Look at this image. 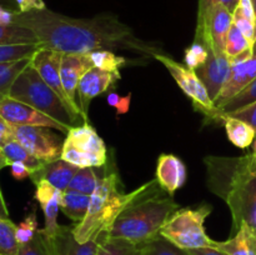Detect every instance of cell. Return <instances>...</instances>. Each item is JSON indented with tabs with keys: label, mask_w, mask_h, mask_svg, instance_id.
Returning <instances> with one entry per match:
<instances>
[{
	"label": "cell",
	"mask_w": 256,
	"mask_h": 255,
	"mask_svg": "<svg viewBox=\"0 0 256 255\" xmlns=\"http://www.w3.org/2000/svg\"><path fill=\"white\" fill-rule=\"evenodd\" d=\"M12 24L32 30L44 49L62 54L126 50L154 59L156 54L164 52L155 42L138 38L129 25L109 12L92 18H70L45 8L28 12H16Z\"/></svg>",
	"instance_id": "obj_1"
},
{
	"label": "cell",
	"mask_w": 256,
	"mask_h": 255,
	"mask_svg": "<svg viewBox=\"0 0 256 255\" xmlns=\"http://www.w3.org/2000/svg\"><path fill=\"white\" fill-rule=\"evenodd\" d=\"M208 188L229 206L232 232L242 222L256 232V156L252 152L239 158L205 156Z\"/></svg>",
	"instance_id": "obj_2"
},
{
	"label": "cell",
	"mask_w": 256,
	"mask_h": 255,
	"mask_svg": "<svg viewBox=\"0 0 256 255\" xmlns=\"http://www.w3.org/2000/svg\"><path fill=\"white\" fill-rule=\"evenodd\" d=\"M162 189L156 179L145 182L130 192H122L119 175L108 172L98 182L94 192L90 195L89 210L82 222L72 226L74 236L79 242L98 239L102 232H109L120 214L136 199L154 190Z\"/></svg>",
	"instance_id": "obj_3"
},
{
	"label": "cell",
	"mask_w": 256,
	"mask_h": 255,
	"mask_svg": "<svg viewBox=\"0 0 256 255\" xmlns=\"http://www.w3.org/2000/svg\"><path fill=\"white\" fill-rule=\"evenodd\" d=\"M162 189L154 190L132 202L118 216L108 235L144 245L158 235L169 218L180 209L174 198L162 196Z\"/></svg>",
	"instance_id": "obj_4"
},
{
	"label": "cell",
	"mask_w": 256,
	"mask_h": 255,
	"mask_svg": "<svg viewBox=\"0 0 256 255\" xmlns=\"http://www.w3.org/2000/svg\"><path fill=\"white\" fill-rule=\"evenodd\" d=\"M9 96L44 112L69 130L86 122L42 80L32 64L25 68L15 80Z\"/></svg>",
	"instance_id": "obj_5"
},
{
	"label": "cell",
	"mask_w": 256,
	"mask_h": 255,
	"mask_svg": "<svg viewBox=\"0 0 256 255\" xmlns=\"http://www.w3.org/2000/svg\"><path fill=\"white\" fill-rule=\"evenodd\" d=\"M212 210V206L209 204H202L195 209H179L169 218L160 235L185 250L212 248L214 240L208 236L204 228L205 219Z\"/></svg>",
	"instance_id": "obj_6"
},
{
	"label": "cell",
	"mask_w": 256,
	"mask_h": 255,
	"mask_svg": "<svg viewBox=\"0 0 256 255\" xmlns=\"http://www.w3.org/2000/svg\"><path fill=\"white\" fill-rule=\"evenodd\" d=\"M62 159L79 168H102L108 162V149L104 140L89 124L74 126L64 140Z\"/></svg>",
	"instance_id": "obj_7"
},
{
	"label": "cell",
	"mask_w": 256,
	"mask_h": 255,
	"mask_svg": "<svg viewBox=\"0 0 256 255\" xmlns=\"http://www.w3.org/2000/svg\"><path fill=\"white\" fill-rule=\"evenodd\" d=\"M154 59L159 60L166 68L180 89L192 100L195 110L202 112L208 122H222V112L210 99L206 88L194 70L180 64L164 52L156 54Z\"/></svg>",
	"instance_id": "obj_8"
},
{
	"label": "cell",
	"mask_w": 256,
	"mask_h": 255,
	"mask_svg": "<svg viewBox=\"0 0 256 255\" xmlns=\"http://www.w3.org/2000/svg\"><path fill=\"white\" fill-rule=\"evenodd\" d=\"M232 26V14L222 5H215L198 16L194 42H202L212 52H225V44Z\"/></svg>",
	"instance_id": "obj_9"
},
{
	"label": "cell",
	"mask_w": 256,
	"mask_h": 255,
	"mask_svg": "<svg viewBox=\"0 0 256 255\" xmlns=\"http://www.w3.org/2000/svg\"><path fill=\"white\" fill-rule=\"evenodd\" d=\"M12 134L15 140L42 162H54L62 158L64 142L50 128L14 126Z\"/></svg>",
	"instance_id": "obj_10"
},
{
	"label": "cell",
	"mask_w": 256,
	"mask_h": 255,
	"mask_svg": "<svg viewBox=\"0 0 256 255\" xmlns=\"http://www.w3.org/2000/svg\"><path fill=\"white\" fill-rule=\"evenodd\" d=\"M0 116L14 126H42L68 134L69 129L25 102L6 96L0 100Z\"/></svg>",
	"instance_id": "obj_11"
},
{
	"label": "cell",
	"mask_w": 256,
	"mask_h": 255,
	"mask_svg": "<svg viewBox=\"0 0 256 255\" xmlns=\"http://www.w3.org/2000/svg\"><path fill=\"white\" fill-rule=\"evenodd\" d=\"M122 74L120 72H108V70L99 69V68H92L84 74L78 85L76 100L80 110L82 114L88 118V112L92 100L102 95V92H108L115 82L120 80ZM89 119V118H88Z\"/></svg>",
	"instance_id": "obj_12"
},
{
	"label": "cell",
	"mask_w": 256,
	"mask_h": 255,
	"mask_svg": "<svg viewBox=\"0 0 256 255\" xmlns=\"http://www.w3.org/2000/svg\"><path fill=\"white\" fill-rule=\"evenodd\" d=\"M94 68L92 58L89 54H62V65H60V76H62V86L68 98L72 102L74 109L82 115L85 122H89V119L85 116L80 110L76 100L78 85L84 76L85 72Z\"/></svg>",
	"instance_id": "obj_13"
},
{
	"label": "cell",
	"mask_w": 256,
	"mask_h": 255,
	"mask_svg": "<svg viewBox=\"0 0 256 255\" xmlns=\"http://www.w3.org/2000/svg\"><path fill=\"white\" fill-rule=\"evenodd\" d=\"M208 52H209V56L206 62L200 65L195 70V72L205 85L210 99L214 102L229 79L230 72H232V64L225 52H212V50H208Z\"/></svg>",
	"instance_id": "obj_14"
},
{
	"label": "cell",
	"mask_w": 256,
	"mask_h": 255,
	"mask_svg": "<svg viewBox=\"0 0 256 255\" xmlns=\"http://www.w3.org/2000/svg\"><path fill=\"white\" fill-rule=\"evenodd\" d=\"M62 52H55V50H49V49H42L38 50L35 52V55L32 59V65L36 69V72H39L40 76L42 78L45 82L74 110L75 112H78L72 106V102L68 98L66 92H65L64 86H62V76H60V65H62ZM79 114V112H78ZM80 115V114H79ZM85 120V119H84Z\"/></svg>",
	"instance_id": "obj_15"
},
{
	"label": "cell",
	"mask_w": 256,
	"mask_h": 255,
	"mask_svg": "<svg viewBox=\"0 0 256 255\" xmlns=\"http://www.w3.org/2000/svg\"><path fill=\"white\" fill-rule=\"evenodd\" d=\"M42 235L50 255H96L99 246L100 236L88 242H78L72 232V226L60 225L52 235H45L44 232Z\"/></svg>",
	"instance_id": "obj_16"
},
{
	"label": "cell",
	"mask_w": 256,
	"mask_h": 255,
	"mask_svg": "<svg viewBox=\"0 0 256 255\" xmlns=\"http://www.w3.org/2000/svg\"><path fill=\"white\" fill-rule=\"evenodd\" d=\"M256 78V42L254 45V54L250 59L242 62L232 65V72L226 84L222 88V92L215 99L214 105L219 110L229 102L230 99L239 94L242 89L248 86Z\"/></svg>",
	"instance_id": "obj_17"
},
{
	"label": "cell",
	"mask_w": 256,
	"mask_h": 255,
	"mask_svg": "<svg viewBox=\"0 0 256 255\" xmlns=\"http://www.w3.org/2000/svg\"><path fill=\"white\" fill-rule=\"evenodd\" d=\"M188 172L184 162L174 154H160L158 158L155 179L159 186L172 196L176 190L184 186Z\"/></svg>",
	"instance_id": "obj_18"
},
{
	"label": "cell",
	"mask_w": 256,
	"mask_h": 255,
	"mask_svg": "<svg viewBox=\"0 0 256 255\" xmlns=\"http://www.w3.org/2000/svg\"><path fill=\"white\" fill-rule=\"evenodd\" d=\"M35 186L36 189H35L34 198L42 206L45 218V226L42 228V232L45 235H52L60 226L58 224V214L62 204V192L45 180L35 182Z\"/></svg>",
	"instance_id": "obj_19"
},
{
	"label": "cell",
	"mask_w": 256,
	"mask_h": 255,
	"mask_svg": "<svg viewBox=\"0 0 256 255\" xmlns=\"http://www.w3.org/2000/svg\"><path fill=\"white\" fill-rule=\"evenodd\" d=\"M79 169V166L70 164L69 162L60 158V159L54 160V162H45L44 165H42L39 169L32 172L29 179L34 184L40 182V180H45L56 189L65 192Z\"/></svg>",
	"instance_id": "obj_20"
},
{
	"label": "cell",
	"mask_w": 256,
	"mask_h": 255,
	"mask_svg": "<svg viewBox=\"0 0 256 255\" xmlns=\"http://www.w3.org/2000/svg\"><path fill=\"white\" fill-rule=\"evenodd\" d=\"M212 249L226 255H256V232L246 222H242L239 229L225 242H212Z\"/></svg>",
	"instance_id": "obj_21"
},
{
	"label": "cell",
	"mask_w": 256,
	"mask_h": 255,
	"mask_svg": "<svg viewBox=\"0 0 256 255\" xmlns=\"http://www.w3.org/2000/svg\"><path fill=\"white\" fill-rule=\"evenodd\" d=\"M226 135L230 142L240 149H246L256 139V130L252 125L232 116L222 118Z\"/></svg>",
	"instance_id": "obj_22"
},
{
	"label": "cell",
	"mask_w": 256,
	"mask_h": 255,
	"mask_svg": "<svg viewBox=\"0 0 256 255\" xmlns=\"http://www.w3.org/2000/svg\"><path fill=\"white\" fill-rule=\"evenodd\" d=\"M90 195L82 194V192H74V190L66 189L62 192V204L60 210L72 220L74 222L79 224L86 216V212L89 210Z\"/></svg>",
	"instance_id": "obj_23"
},
{
	"label": "cell",
	"mask_w": 256,
	"mask_h": 255,
	"mask_svg": "<svg viewBox=\"0 0 256 255\" xmlns=\"http://www.w3.org/2000/svg\"><path fill=\"white\" fill-rule=\"evenodd\" d=\"M96 255H144L142 245L122 238H112L102 232L99 239Z\"/></svg>",
	"instance_id": "obj_24"
},
{
	"label": "cell",
	"mask_w": 256,
	"mask_h": 255,
	"mask_svg": "<svg viewBox=\"0 0 256 255\" xmlns=\"http://www.w3.org/2000/svg\"><path fill=\"white\" fill-rule=\"evenodd\" d=\"M2 154L4 155V158L6 159L8 165H12V162H24L25 165H28L29 168H32V170L39 169L42 165H44L45 162H42V160L36 159L34 155L30 154L22 144H20L18 140L12 139L2 148Z\"/></svg>",
	"instance_id": "obj_25"
},
{
	"label": "cell",
	"mask_w": 256,
	"mask_h": 255,
	"mask_svg": "<svg viewBox=\"0 0 256 255\" xmlns=\"http://www.w3.org/2000/svg\"><path fill=\"white\" fill-rule=\"evenodd\" d=\"M32 58L0 64V100L9 96L10 89L22 70L32 64Z\"/></svg>",
	"instance_id": "obj_26"
},
{
	"label": "cell",
	"mask_w": 256,
	"mask_h": 255,
	"mask_svg": "<svg viewBox=\"0 0 256 255\" xmlns=\"http://www.w3.org/2000/svg\"><path fill=\"white\" fill-rule=\"evenodd\" d=\"M40 44L30 29L16 24L0 25V45Z\"/></svg>",
	"instance_id": "obj_27"
},
{
	"label": "cell",
	"mask_w": 256,
	"mask_h": 255,
	"mask_svg": "<svg viewBox=\"0 0 256 255\" xmlns=\"http://www.w3.org/2000/svg\"><path fill=\"white\" fill-rule=\"evenodd\" d=\"M96 168H80L76 174L70 182L68 189L74 190V192H82V194L92 195L96 188L98 182L102 179V175L96 172Z\"/></svg>",
	"instance_id": "obj_28"
},
{
	"label": "cell",
	"mask_w": 256,
	"mask_h": 255,
	"mask_svg": "<svg viewBox=\"0 0 256 255\" xmlns=\"http://www.w3.org/2000/svg\"><path fill=\"white\" fill-rule=\"evenodd\" d=\"M19 250L16 224L9 218H0V255H18Z\"/></svg>",
	"instance_id": "obj_29"
},
{
	"label": "cell",
	"mask_w": 256,
	"mask_h": 255,
	"mask_svg": "<svg viewBox=\"0 0 256 255\" xmlns=\"http://www.w3.org/2000/svg\"><path fill=\"white\" fill-rule=\"evenodd\" d=\"M39 49H42V44L0 45V64L32 58Z\"/></svg>",
	"instance_id": "obj_30"
},
{
	"label": "cell",
	"mask_w": 256,
	"mask_h": 255,
	"mask_svg": "<svg viewBox=\"0 0 256 255\" xmlns=\"http://www.w3.org/2000/svg\"><path fill=\"white\" fill-rule=\"evenodd\" d=\"M89 55L95 68L108 72H120V69L128 64V60L124 56L116 55L110 50H95L89 52Z\"/></svg>",
	"instance_id": "obj_31"
},
{
	"label": "cell",
	"mask_w": 256,
	"mask_h": 255,
	"mask_svg": "<svg viewBox=\"0 0 256 255\" xmlns=\"http://www.w3.org/2000/svg\"><path fill=\"white\" fill-rule=\"evenodd\" d=\"M144 255H190L188 250L182 249L165 239L162 235H158L150 242L142 245Z\"/></svg>",
	"instance_id": "obj_32"
},
{
	"label": "cell",
	"mask_w": 256,
	"mask_h": 255,
	"mask_svg": "<svg viewBox=\"0 0 256 255\" xmlns=\"http://www.w3.org/2000/svg\"><path fill=\"white\" fill-rule=\"evenodd\" d=\"M254 45L244 36L242 32L232 24L229 34L226 38V44H225V54L228 55L229 59L246 52V50L252 49Z\"/></svg>",
	"instance_id": "obj_33"
},
{
	"label": "cell",
	"mask_w": 256,
	"mask_h": 255,
	"mask_svg": "<svg viewBox=\"0 0 256 255\" xmlns=\"http://www.w3.org/2000/svg\"><path fill=\"white\" fill-rule=\"evenodd\" d=\"M256 102V78L248 85L245 89H242V92L238 95H235L232 99H230L224 106L222 108V115L224 112H234V110L242 109V108L248 106V105L252 104Z\"/></svg>",
	"instance_id": "obj_34"
},
{
	"label": "cell",
	"mask_w": 256,
	"mask_h": 255,
	"mask_svg": "<svg viewBox=\"0 0 256 255\" xmlns=\"http://www.w3.org/2000/svg\"><path fill=\"white\" fill-rule=\"evenodd\" d=\"M209 56L206 46L202 42H194L189 48L185 49L184 52V65L192 70H196L200 65L204 64Z\"/></svg>",
	"instance_id": "obj_35"
},
{
	"label": "cell",
	"mask_w": 256,
	"mask_h": 255,
	"mask_svg": "<svg viewBox=\"0 0 256 255\" xmlns=\"http://www.w3.org/2000/svg\"><path fill=\"white\" fill-rule=\"evenodd\" d=\"M38 230H39V228H38L36 212L32 210L30 214L25 216V219L19 225H16V239L19 242L20 246L28 244L35 236Z\"/></svg>",
	"instance_id": "obj_36"
},
{
	"label": "cell",
	"mask_w": 256,
	"mask_h": 255,
	"mask_svg": "<svg viewBox=\"0 0 256 255\" xmlns=\"http://www.w3.org/2000/svg\"><path fill=\"white\" fill-rule=\"evenodd\" d=\"M232 24L240 30V32L244 34V36L252 42V45H255L256 42V22L252 20L248 19L246 16L242 14L239 9L236 8V10L232 14Z\"/></svg>",
	"instance_id": "obj_37"
},
{
	"label": "cell",
	"mask_w": 256,
	"mask_h": 255,
	"mask_svg": "<svg viewBox=\"0 0 256 255\" xmlns=\"http://www.w3.org/2000/svg\"><path fill=\"white\" fill-rule=\"evenodd\" d=\"M18 255H50L42 230H38L35 236L28 244L20 246L19 254Z\"/></svg>",
	"instance_id": "obj_38"
},
{
	"label": "cell",
	"mask_w": 256,
	"mask_h": 255,
	"mask_svg": "<svg viewBox=\"0 0 256 255\" xmlns=\"http://www.w3.org/2000/svg\"><path fill=\"white\" fill-rule=\"evenodd\" d=\"M224 116H232L236 118V119L242 120V122H248V124L252 125V128H255L256 130V102L252 104L248 105V106L242 108V109L234 110V112H224L222 115V118Z\"/></svg>",
	"instance_id": "obj_39"
},
{
	"label": "cell",
	"mask_w": 256,
	"mask_h": 255,
	"mask_svg": "<svg viewBox=\"0 0 256 255\" xmlns=\"http://www.w3.org/2000/svg\"><path fill=\"white\" fill-rule=\"evenodd\" d=\"M240 0H199V8H198V16L204 15L208 10L212 9L215 5H222L226 8L232 14L236 10Z\"/></svg>",
	"instance_id": "obj_40"
},
{
	"label": "cell",
	"mask_w": 256,
	"mask_h": 255,
	"mask_svg": "<svg viewBox=\"0 0 256 255\" xmlns=\"http://www.w3.org/2000/svg\"><path fill=\"white\" fill-rule=\"evenodd\" d=\"M20 12H32V10L45 9V2L42 0H14Z\"/></svg>",
	"instance_id": "obj_41"
},
{
	"label": "cell",
	"mask_w": 256,
	"mask_h": 255,
	"mask_svg": "<svg viewBox=\"0 0 256 255\" xmlns=\"http://www.w3.org/2000/svg\"><path fill=\"white\" fill-rule=\"evenodd\" d=\"M10 170H12V175L16 180L26 179V178L32 176V174L34 172V170L25 165L24 162H12L10 165Z\"/></svg>",
	"instance_id": "obj_42"
},
{
	"label": "cell",
	"mask_w": 256,
	"mask_h": 255,
	"mask_svg": "<svg viewBox=\"0 0 256 255\" xmlns=\"http://www.w3.org/2000/svg\"><path fill=\"white\" fill-rule=\"evenodd\" d=\"M12 129H14V126L0 116V150L9 140L14 139Z\"/></svg>",
	"instance_id": "obj_43"
},
{
	"label": "cell",
	"mask_w": 256,
	"mask_h": 255,
	"mask_svg": "<svg viewBox=\"0 0 256 255\" xmlns=\"http://www.w3.org/2000/svg\"><path fill=\"white\" fill-rule=\"evenodd\" d=\"M238 9L242 12V14L244 15V16H246L248 19L252 20V22H256L254 5H252V0H240L239 5H238Z\"/></svg>",
	"instance_id": "obj_44"
},
{
	"label": "cell",
	"mask_w": 256,
	"mask_h": 255,
	"mask_svg": "<svg viewBox=\"0 0 256 255\" xmlns=\"http://www.w3.org/2000/svg\"><path fill=\"white\" fill-rule=\"evenodd\" d=\"M188 252H190V255H226L212 248H199V249H190Z\"/></svg>",
	"instance_id": "obj_45"
},
{
	"label": "cell",
	"mask_w": 256,
	"mask_h": 255,
	"mask_svg": "<svg viewBox=\"0 0 256 255\" xmlns=\"http://www.w3.org/2000/svg\"><path fill=\"white\" fill-rule=\"evenodd\" d=\"M130 102H132V94L126 95V96H122L119 105L116 106V112L119 114H125V112H129Z\"/></svg>",
	"instance_id": "obj_46"
},
{
	"label": "cell",
	"mask_w": 256,
	"mask_h": 255,
	"mask_svg": "<svg viewBox=\"0 0 256 255\" xmlns=\"http://www.w3.org/2000/svg\"><path fill=\"white\" fill-rule=\"evenodd\" d=\"M120 100H122V96H120L119 94H116L115 92H109V94H108V96H106L108 104L112 105V106L115 108V109H116V106L119 105Z\"/></svg>",
	"instance_id": "obj_47"
},
{
	"label": "cell",
	"mask_w": 256,
	"mask_h": 255,
	"mask_svg": "<svg viewBox=\"0 0 256 255\" xmlns=\"http://www.w3.org/2000/svg\"><path fill=\"white\" fill-rule=\"evenodd\" d=\"M0 218H9V212H8V206L4 200V196H2V189H0Z\"/></svg>",
	"instance_id": "obj_48"
},
{
	"label": "cell",
	"mask_w": 256,
	"mask_h": 255,
	"mask_svg": "<svg viewBox=\"0 0 256 255\" xmlns=\"http://www.w3.org/2000/svg\"><path fill=\"white\" fill-rule=\"evenodd\" d=\"M14 5H16L14 0H0V6L6 8V9H12V10H19L18 9V6L15 8Z\"/></svg>",
	"instance_id": "obj_49"
},
{
	"label": "cell",
	"mask_w": 256,
	"mask_h": 255,
	"mask_svg": "<svg viewBox=\"0 0 256 255\" xmlns=\"http://www.w3.org/2000/svg\"><path fill=\"white\" fill-rule=\"evenodd\" d=\"M5 166H9V165H8V162H6V159L4 158V155H2V152H0V170Z\"/></svg>",
	"instance_id": "obj_50"
},
{
	"label": "cell",
	"mask_w": 256,
	"mask_h": 255,
	"mask_svg": "<svg viewBox=\"0 0 256 255\" xmlns=\"http://www.w3.org/2000/svg\"><path fill=\"white\" fill-rule=\"evenodd\" d=\"M252 154L256 156V139L254 140V142H252Z\"/></svg>",
	"instance_id": "obj_51"
},
{
	"label": "cell",
	"mask_w": 256,
	"mask_h": 255,
	"mask_svg": "<svg viewBox=\"0 0 256 255\" xmlns=\"http://www.w3.org/2000/svg\"><path fill=\"white\" fill-rule=\"evenodd\" d=\"M252 5H254V12H255V20H256V0H252Z\"/></svg>",
	"instance_id": "obj_52"
}]
</instances>
